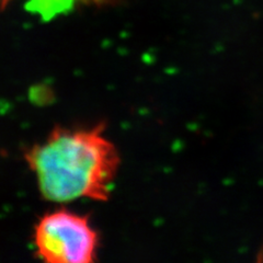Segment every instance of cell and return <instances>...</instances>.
<instances>
[{
	"mask_svg": "<svg viewBox=\"0 0 263 263\" xmlns=\"http://www.w3.org/2000/svg\"><path fill=\"white\" fill-rule=\"evenodd\" d=\"M11 0H0V9H4V8L9 4Z\"/></svg>",
	"mask_w": 263,
	"mask_h": 263,
	"instance_id": "5",
	"label": "cell"
},
{
	"mask_svg": "<svg viewBox=\"0 0 263 263\" xmlns=\"http://www.w3.org/2000/svg\"><path fill=\"white\" fill-rule=\"evenodd\" d=\"M114 0H31L34 9L42 12L43 14L60 12L63 9H67L73 5H86V6H101L113 3Z\"/></svg>",
	"mask_w": 263,
	"mask_h": 263,
	"instance_id": "3",
	"label": "cell"
},
{
	"mask_svg": "<svg viewBox=\"0 0 263 263\" xmlns=\"http://www.w3.org/2000/svg\"><path fill=\"white\" fill-rule=\"evenodd\" d=\"M257 261L258 262H263V243L260 247V249H259V251L257 253Z\"/></svg>",
	"mask_w": 263,
	"mask_h": 263,
	"instance_id": "4",
	"label": "cell"
},
{
	"mask_svg": "<svg viewBox=\"0 0 263 263\" xmlns=\"http://www.w3.org/2000/svg\"><path fill=\"white\" fill-rule=\"evenodd\" d=\"M35 254L48 263H92L100 237L81 214L57 210L44 214L34 226Z\"/></svg>",
	"mask_w": 263,
	"mask_h": 263,
	"instance_id": "2",
	"label": "cell"
},
{
	"mask_svg": "<svg viewBox=\"0 0 263 263\" xmlns=\"http://www.w3.org/2000/svg\"><path fill=\"white\" fill-rule=\"evenodd\" d=\"M23 158L43 199L61 204L108 201L121 164L103 125L56 127L29 147Z\"/></svg>",
	"mask_w": 263,
	"mask_h": 263,
	"instance_id": "1",
	"label": "cell"
}]
</instances>
